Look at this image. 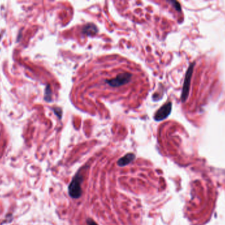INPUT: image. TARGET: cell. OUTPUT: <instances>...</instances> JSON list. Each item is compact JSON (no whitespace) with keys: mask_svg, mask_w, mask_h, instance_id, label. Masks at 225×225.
Returning a JSON list of instances; mask_svg holds the SVG:
<instances>
[{"mask_svg":"<svg viewBox=\"0 0 225 225\" xmlns=\"http://www.w3.org/2000/svg\"><path fill=\"white\" fill-rule=\"evenodd\" d=\"M3 34H4V32H1V33H0V40H1V38H2V36H3Z\"/></svg>","mask_w":225,"mask_h":225,"instance_id":"7c38bea8","label":"cell"},{"mask_svg":"<svg viewBox=\"0 0 225 225\" xmlns=\"http://www.w3.org/2000/svg\"><path fill=\"white\" fill-rule=\"evenodd\" d=\"M132 77V75L130 73H120L113 79L106 80L105 83L112 87H119L129 83Z\"/></svg>","mask_w":225,"mask_h":225,"instance_id":"3957f363","label":"cell"},{"mask_svg":"<svg viewBox=\"0 0 225 225\" xmlns=\"http://www.w3.org/2000/svg\"><path fill=\"white\" fill-rule=\"evenodd\" d=\"M170 3H172L173 4V6L174 7V8L177 10L178 11H181V7H180V4H179L178 2L175 1H170Z\"/></svg>","mask_w":225,"mask_h":225,"instance_id":"9c48e42d","label":"cell"},{"mask_svg":"<svg viewBox=\"0 0 225 225\" xmlns=\"http://www.w3.org/2000/svg\"><path fill=\"white\" fill-rule=\"evenodd\" d=\"M135 157L136 156L134 154L128 153L118 161L117 164L119 166H125L127 165V164H130V163H132V162L134 160Z\"/></svg>","mask_w":225,"mask_h":225,"instance_id":"8992f818","label":"cell"},{"mask_svg":"<svg viewBox=\"0 0 225 225\" xmlns=\"http://www.w3.org/2000/svg\"><path fill=\"white\" fill-rule=\"evenodd\" d=\"M83 181V177L78 173L72 179L69 186V193L72 198L77 199L81 196L82 188L81 184Z\"/></svg>","mask_w":225,"mask_h":225,"instance_id":"6da1fadb","label":"cell"},{"mask_svg":"<svg viewBox=\"0 0 225 225\" xmlns=\"http://www.w3.org/2000/svg\"><path fill=\"white\" fill-rule=\"evenodd\" d=\"M87 223L88 225H98L92 219H88L87 220Z\"/></svg>","mask_w":225,"mask_h":225,"instance_id":"30bf717a","label":"cell"},{"mask_svg":"<svg viewBox=\"0 0 225 225\" xmlns=\"http://www.w3.org/2000/svg\"><path fill=\"white\" fill-rule=\"evenodd\" d=\"M194 65H195V62L192 63V64L189 65L188 69L186 73L185 78H184V81L183 84V90H182V94H181V100L183 102H185L188 97L189 87H190L191 79L192 76V73H193V71H194Z\"/></svg>","mask_w":225,"mask_h":225,"instance_id":"7a4b0ae2","label":"cell"},{"mask_svg":"<svg viewBox=\"0 0 225 225\" xmlns=\"http://www.w3.org/2000/svg\"><path fill=\"white\" fill-rule=\"evenodd\" d=\"M172 110V102H168L167 103L163 104L158 110L154 116V119L157 122L165 120L168 116L171 114Z\"/></svg>","mask_w":225,"mask_h":225,"instance_id":"277c9868","label":"cell"},{"mask_svg":"<svg viewBox=\"0 0 225 225\" xmlns=\"http://www.w3.org/2000/svg\"><path fill=\"white\" fill-rule=\"evenodd\" d=\"M44 100L47 102H51L52 100V91L49 85H47L44 93Z\"/></svg>","mask_w":225,"mask_h":225,"instance_id":"52a82bcc","label":"cell"},{"mask_svg":"<svg viewBox=\"0 0 225 225\" xmlns=\"http://www.w3.org/2000/svg\"><path fill=\"white\" fill-rule=\"evenodd\" d=\"M98 29L97 27L93 23H88L84 25L82 29V32L83 34H86L88 36H92L97 33Z\"/></svg>","mask_w":225,"mask_h":225,"instance_id":"5b68a950","label":"cell"},{"mask_svg":"<svg viewBox=\"0 0 225 225\" xmlns=\"http://www.w3.org/2000/svg\"><path fill=\"white\" fill-rule=\"evenodd\" d=\"M53 110H54L55 114L56 115L58 118L59 119H61L62 113H63L61 108L59 107H55V108H53Z\"/></svg>","mask_w":225,"mask_h":225,"instance_id":"ba28073f","label":"cell"},{"mask_svg":"<svg viewBox=\"0 0 225 225\" xmlns=\"http://www.w3.org/2000/svg\"><path fill=\"white\" fill-rule=\"evenodd\" d=\"M21 36H22V32L21 31H19V36H18V38H17V42H18L19 40H20V39H21Z\"/></svg>","mask_w":225,"mask_h":225,"instance_id":"8fae6325","label":"cell"}]
</instances>
